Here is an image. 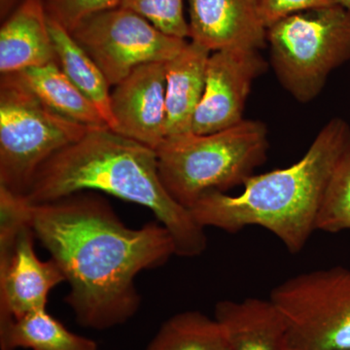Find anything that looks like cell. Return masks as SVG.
<instances>
[{"label":"cell","instance_id":"cell-1","mask_svg":"<svg viewBox=\"0 0 350 350\" xmlns=\"http://www.w3.org/2000/svg\"><path fill=\"white\" fill-rule=\"evenodd\" d=\"M29 218L63 271L70 286L66 304L85 328L107 330L130 320L140 306L135 276L176 255L160 222L126 227L100 196L80 192L29 204Z\"/></svg>","mask_w":350,"mask_h":350},{"label":"cell","instance_id":"cell-2","mask_svg":"<svg viewBox=\"0 0 350 350\" xmlns=\"http://www.w3.org/2000/svg\"><path fill=\"white\" fill-rule=\"evenodd\" d=\"M100 191L146 207L174 239L177 256L199 257L207 248L204 228L161 181L157 152L110 128L91 129L36 172L24 199L41 204Z\"/></svg>","mask_w":350,"mask_h":350},{"label":"cell","instance_id":"cell-3","mask_svg":"<svg viewBox=\"0 0 350 350\" xmlns=\"http://www.w3.org/2000/svg\"><path fill=\"white\" fill-rule=\"evenodd\" d=\"M350 145V126L333 118L320 130L298 162L252 175L238 196L211 192L191 207L197 222L236 234L258 226L275 234L292 254L304 250L313 232L338 159Z\"/></svg>","mask_w":350,"mask_h":350},{"label":"cell","instance_id":"cell-4","mask_svg":"<svg viewBox=\"0 0 350 350\" xmlns=\"http://www.w3.org/2000/svg\"><path fill=\"white\" fill-rule=\"evenodd\" d=\"M268 135L262 122L244 119L217 133L165 138L156 150L163 187L190 209L207 193L243 186L266 162Z\"/></svg>","mask_w":350,"mask_h":350},{"label":"cell","instance_id":"cell-5","mask_svg":"<svg viewBox=\"0 0 350 350\" xmlns=\"http://www.w3.org/2000/svg\"><path fill=\"white\" fill-rule=\"evenodd\" d=\"M267 43L283 88L310 103L332 71L350 59V9L334 4L288 16L269 27Z\"/></svg>","mask_w":350,"mask_h":350},{"label":"cell","instance_id":"cell-6","mask_svg":"<svg viewBox=\"0 0 350 350\" xmlns=\"http://www.w3.org/2000/svg\"><path fill=\"white\" fill-rule=\"evenodd\" d=\"M91 130L64 118L17 75L0 79V187L24 198L44 163Z\"/></svg>","mask_w":350,"mask_h":350},{"label":"cell","instance_id":"cell-7","mask_svg":"<svg viewBox=\"0 0 350 350\" xmlns=\"http://www.w3.org/2000/svg\"><path fill=\"white\" fill-rule=\"evenodd\" d=\"M289 325L293 350H350V269L292 276L269 296Z\"/></svg>","mask_w":350,"mask_h":350},{"label":"cell","instance_id":"cell-8","mask_svg":"<svg viewBox=\"0 0 350 350\" xmlns=\"http://www.w3.org/2000/svg\"><path fill=\"white\" fill-rule=\"evenodd\" d=\"M70 33L113 87L138 66L167 63L187 44L186 39L163 33L142 16L121 6L90 16Z\"/></svg>","mask_w":350,"mask_h":350},{"label":"cell","instance_id":"cell-9","mask_svg":"<svg viewBox=\"0 0 350 350\" xmlns=\"http://www.w3.org/2000/svg\"><path fill=\"white\" fill-rule=\"evenodd\" d=\"M0 213V317L17 319L46 308L51 290L66 278L54 259L36 255L29 206L6 199Z\"/></svg>","mask_w":350,"mask_h":350},{"label":"cell","instance_id":"cell-10","mask_svg":"<svg viewBox=\"0 0 350 350\" xmlns=\"http://www.w3.org/2000/svg\"><path fill=\"white\" fill-rule=\"evenodd\" d=\"M268 64L257 50H222L211 54L206 87L193 119L192 133L208 135L243 121L253 82Z\"/></svg>","mask_w":350,"mask_h":350},{"label":"cell","instance_id":"cell-11","mask_svg":"<svg viewBox=\"0 0 350 350\" xmlns=\"http://www.w3.org/2000/svg\"><path fill=\"white\" fill-rule=\"evenodd\" d=\"M114 131L157 150L165 139V63L135 68L111 93Z\"/></svg>","mask_w":350,"mask_h":350},{"label":"cell","instance_id":"cell-12","mask_svg":"<svg viewBox=\"0 0 350 350\" xmlns=\"http://www.w3.org/2000/svg\"><path fill=\"white\" fill-rule=\"evenodd\" d=\"M188 3L189 38L211 53L260 51L268 44L260 0H188Z\"/></svg>","mask_w":350,"mask_h":350},{"label":"cell","instance_id":"cell-13","mask_svg":"<svg viewBox=\"0 0 350 350\" xmlns=\"http://www.w3.org/2000/svg\"><path fill=\"white\" fill-rule=\"evenodd\" d=\"M214 319L232 350H293L287 320L269 299L218 301Z\"/></svg>","mask_w":350,"mask_h":350},{"label":"cell","instance_id":"cell-14","mask_svg":"<svg viewBox=\"0 0 350 350\" xmlns=\"http://www.w3.org/2000/svg\"><path fill=\"white\" fill-rule=\"evenodd\" d=\"M56 62L43 0H21L0 29V72L17 75Z\"/></svg>","mask_w":350,"mask_h":350},{"label":"cell","instance_id":"cell-15","mask_svg":"<svg viewBox=\"0 0 350 350\" xmlns=\"http://www.w3.org/2000/svg\"><path fill=\"white\" fill-rule=\"evenodd\" d=\"M211 52L191 41L165 63V138L192 133Z\"/></svg>","mask_w":350,"mask_h":350},{"label":"cell","instance_id":"cell-16","mask_svg":"<svg viewBox=\"0 0 350 350\" xmlns=\"http://www.w3.org/2000/svg\"><path fill=\"white\" fill-rule=\"evenodd\" d=\"M17 75L41 103L64 118L90 129L109 128L98 107L68 79L57 62Z\"/></svg>","mask_w":350,"mask_h":350},{"label":"cell","instance_id":"cell-17","mask_svg":"<svg viewBox=\"0 0 350 350\" xmlns=\"http://www.w3.org/2000/svg\"><path fill=\"white\" fill-rule=\"evenodd\" d=\"M1 350H98L92 338L69 331L46 308L21 319L0 317Z\"/></svg>","mask_w":350,"mask_h":350},{"label":"cell","instance_id":"cell-18","mask_svg":"<svg viewBox=\"0 0 350 350\" xmlns=\"http://www.w3.org/2000/svg\"><path fill=\"white\" fill-rule=\"evenodd\" d=\"M48 24L56 62L59 68L68 79L98 107L108 126L114 131L111 93L107 77L86 51L76 42L70 32L50 18H48Z\"/></svg>","mask_w":350,"mask_h":350},{"label":"cell","instance_id":"cell-19","mask_svg":"<svg viewBox=\"0 0 350 350\" xmlns=\"http://www.w3.org/2000/svg\"><path fill=\"white\" fill-rule=\"evenodd\" d=\"M145 350H232L224 329L215 319L197 310L167 319Z\"/></svg>","mask_w":350,"mask_h":350},{"label":"cell","instance_id":"cell-20","mask_svg":"<svg viewBox=\"0 0 350 350\" xmlns=\"http://www.w3.org/2000/svg\"><path fill=\"white\" fill-rule=\"evenodd\" d=\"M317 231H350V145L345 149L327 186L317 218Z\"/></svg>","mask_w":350,"mask_h":350},{"label":"cell","instance_id":"cell-21","mask_svg":"<svg viewBox=\"0 0 350 350\" xmlns=\"http://www.w3.org/2000/svg\"><path fill=\"white\" fill-rule=\"evenodd\" d=\"M120 6L142 16L167 36L181 39L190 36L184 0H122Z\"/></svg>","mask_w":350,"mask_h":350},{"label":"cell","instance_id":"cell-22","mask_svg":"<svg viewBox=\"0 0 350 350\" xmlns=\"http://www.w3.org/2000/svg\"><path fill=\"white\" fill-rule=\"evenodd\" d=\"M48 18L71 32L94 14L117 8L122 0H43Z\"/></svg>","mask_w":350,"mask_h":350},{"label":"cell","instance_id":"cell-23","mask_svg":"<svg viewBox=\"0 0 350 350\" xmlns=\"http://www.w3.org/2000/svg\"><path fill=\"white\" fill-rule=\"evenodd\" d=\"M334 4V0H260L262 18L268 29L288 16Z\"/></svg>","mask_w":350,"mask_h":350},{"label":"cell","instance_id":"cell-24","mask_svg":"<svg viewBox=\"0 0 350 350\" xmlns=\"http://www.w3.org/2000/svg\"><path fill=\"white\" fill-rule=\"evenodd\" d=\"M336 4L344 6L345 8L350 9V0H334Z\"/></svg>","mask_w":350,"mask_h":350}]
</instances>
